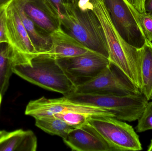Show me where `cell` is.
Listing matches in <instances>:
<instances>
[{
	"instance_id": "obj_1",
	"label": "cell",
	"mask_w": 152,
	"mask_h": 151,
	"mask_svg": "<svg viewBox=\"0 0 152 151\" xmlns=\"http://www.w3.org/2000/svg\"><path fill=\"white\" fill-rule=\"evenodd\" d=\"M99 20L105 35L111 63L119 68L137 87L142 88L141 50L128 43L116 29L103 0H83Z\"/></svg>"
},
{
	"instance_id": "obj_2",
	"label": "cell",
	"mask_w": 152,
	"mask_h": 151,
	"mask_svg": "<svg viewBox=\"0 0 152 151\" xmlns=\"http://www.w3.org/2000/svg\"><path fill=\"white\" fill-rule=\"evenodd\" d=\"M61 23L67 33L89 49L109 59L108 45L101 23L83 0H67Z\"/></svg>"
},
{
	"instance_id": "obj_3",
	"label": "cell",
	"mask_w": 152,
	"mask_h": 151,
	"mask_svg": "<svg viewBox=\"0 0 152 151\" xmlns=\"http://www.w3.org/2000/svg\"><path fill=\"white\" fill-rule=\"evenodd\" d=\"M13 73L27 81L41 87L62 94L74 93L76 85L55 59L45 54L37 55L31 64L14 66Z\"/></svg>"
},
{
	"instance_id": "obj_4",
	"label": "cell",
	"mask_w": 152,
	"mask_h": 151,
	"mask_svg": "<svg viewBox=\"0 0 152 151\" xmlns=\"http://www.w3.org/2000/svg\"><path fill=\"white\" fill-rule=\"evenodd\" d=\"M65 97L74 102L98 106L110 111L116 118L129 122L135 121L140 118L149 102L142 93L126 96L73 93Z\"/></svg>"
},
{
	"instance_id": "obj_5",
	"label": "cell",
	"mask_w": 152,
	"mask_h": 151,
	"mask_svg": "<svg viewBox=\"0 0 152 151\" xmlns=\"http://www.w3.org/2000/svg\"><path fill=\"white\" fill-rule=\"evenodd\" d=\"M142 93L116 66L111 63L93 79L76 86L74 93L126 96Z\"/></svg>"
},
{
	"instance_id": "obj_6",
	"label": "cell",
	"mask_w": 152,
	"mask_h": 151,
	"mask_svg": "<svg viewBox=\"0 0 152 151\" xmlns=\"http://www.w3.org/2000/svg\"><path fill=\"white\" fill-rule=\"evenodd\" d=\"M88 124L110 147V151L142 150L139 136L132 126L111 117H90Z\"/></svg>"
},
{
	"instance_id": "obj_7",
	"label": "cell",
	"mask_w": 152,
	"mask_h": 151,
	"mask_svg": "<svg viewBox=\"0 0 152 151\" xmlns=\"http://www.w3.org/2000/svg\"><path fill=\"white\" fill-rule=\"evenodd\" d=\"M67 112L84 113L90 117L114 118V114L110 111L98 106L74 102L64 96L57 98L42 97L31 100L27 105L25 112L26 115L36 119Z\"/></svg>"
},
{
	"instance_id": "obj_8",
	"label": "cell",
	"mask_w": 152,
	"mask_h": 151,
	"mask_svg": "<svg viewBox=\"0 0 152 151\" xmlns=\"http://www.w3.org/2000/svg\"><path fill=\"white\" fill-rule=\"evenodd\" d=\"M113 23L122 38L130 45L141 49L147 41L139 20L127 0H103Z\"/></svg>"
},
{
	"instance_id": "obj_9",
	"label": "cell",
	"mask_w": 152,
	"mask_h": 151,
	"mask_svg": "<svg viewBox=\"0 0 152 151\" xmlns=\"http://www.w3.org/2000/svg\"><path fill=\"white\" fill-rule=\"evenodd\" d=\"M5 9L6 37L8 43L15 53L16 65L31 64L32 59L38 55V53L16 7L10 3Z\"/></svg>"
},
{
	"instance_id": "obj_10",
	"label": "cell",
	"mask_w": 152,
	"mask_h": 151,
	"mask_svg": "<svg viewBox=\"0 0 152 151\" xmlns=\"http://www.w3.org/2000/svg\"><path fill=\"white\" fill-rule=\"evenodd\" d=\"M56 60L76 86L93 79L111 64L108 58L95 51Z\"/></svg>"
},
{
	"instance_id": "obj_11",
	"label": "cell",
	"mask_w": 152,
	"mask_h": 151,
	"mask_svg": "<svg viewBox=\"0 0 152 151\" xmlns=\"http://www.w3.org/2000/svg\"><path fill=\"white\" fill-rule=\"evenodd\" d=\"M35 25L50 35L61 27L58 12L49 0H13Z\"/></svg>"
},
{
	"instance_id": "obj_12",
	"label": "cell",
	"mask_w": 152,
	"mask_h": 151,
	"mask_svg": "<svg viewBox=\"0 0 152 151\" xmlns=\"http://www.w3.org/2000/svg\"><path fill=\"white\" fill-rule=\"evenodd\" d=\"M63 141L72 151H110L106 142L88 121L73 129Z\"/></svg>"
},
{
	"instance_id": "obj_13",
	"label": "cell",
	"mask_w": 152,
	"mask_h": 151,
	"mask_svg": "<svg viewBox=\"0 0 152 151\" xmlns=\"http://www.w3.org/2000/svg\"><path fill=\"white\" fill-rule=\"evenodd\" d=\"M50 36L51 47L48 52L44 54L55 59L73 57L94 51L67 33L61 27Z\"/></svg>"
},
{
	"instance_id": "obj_14",
	"label": "cell",
	"mask_w": 152,
	"mask_h": 151,
	"mask_svg": "<svg viewBox=\"0 0 152 151\" xmlns=\"http://www.w3.org/2000/svg\"><path fill=\"white\" fill-rule=\"evenodd\" d=\"M37 147V138L30 130L9 132L0 141V151H36Z\"/></svg>"
},
{
	"instance_id": "obj_15",
	"label": "cell",
	"mask_w": 152,
	"mask_h": 151,
	"mask_svg": "<svg viewBox=\"0 0 152 151\" xmlns=\"http://www.w3.org/2000/svg\"><path fill=\"white\" fill-rule=\"evenodd\" d=\"M11 3L16 7L29 38L38 55L47 53L51 47V40L50 35L41 31L19 7L12 3Z\"/></svg>"
},
{
	"instance_id": "obj_16",
	"label": "cell",
	"mask_w": 152,
	"mask_h": 151,
	"mask_svg": "<svg viewBox=\"0 0 152 151\" xmlns=\"http://www.w3.org/2000/svg\"><path fill=\"white\" fill-rule=\"evenodd\" d=\"M16 64L15 54L8 43H0V95H4L8 89L9 81L13 73L12 67Z\"/></svg>"
},
{
	"instance_id": "obj_17",
	"label": "cell",
	"mask_w": 152,
	"mask_h": 151,
	"mask_svg": "<svg viewBox=\"0 0 152 151\" xmlns=\"http://www.w3.org/2000/svg\"><path fill=\"white\" fill-rule=\"evenodd\" d=\"M141 50L142 93L150 101L152 95V43L147 40Z\"/></svg>"
},
{
	"instance_id": "obj_18",
	"label": "cell",
	"mask_w": 152,
	"mask_h": 151,
	"mask_svg": "<svg viewBox=\"0 0 152 151\" xmlns=\"http://www.w3.org/2000/svg\"><path fill=\"white\" fill-rule=\"evenodd\" d=\"M35 125L43 131L52 135H56L65 139L75 128L64 121L54 116L35 119Z\"/></svg>"
},
{
	"instance_id": "obj_19",
	"label": "cell",
	"mask_w": 152,
	"mask_h": 151,
	"mask_svg": "<svg viewBox=\"0 0 152 151\" xmlns=\"http://www.w3.org/2000/svg\"><path fill=\"white\" fill-rule=\"evenodd\" d=\"M52 116L61 119L75 128L82 126L87 122L90 116L79 113L67 112L56 113Z\"/></svg>"
},
{
	"instance_id": "obj_20",
	"label": "cell",
	"mask_w": 152,
	"mask_h": 151,
	"mask_svg": "<svg viewBox=\"0 0 152 151\" xmlns=\"http://www.w3.org/2000/svg\"><path fill=\"white\" fill-rule=\"evenodd\" d=\"M129 7L135 14L139 20L144 33L147 40L152 41V13L140 12L132 4L129 3Z\"/></svg>"
},
{
	"instance_id": "obj_21",
	"label": "cell",
	"mask_w": 152,
	"mask_h": 151,
	"mask_svg": "<svg viewBox=\"0 0 152 151\" xmlns=\"http://www.w3.org/2000/svg\"><path fill=\"white\" fill-rule=\"evenodd\" d=\"M136 129L137 133L152 130V102L147 103L142 115L138 119Z\"/></svg>"
},
{
	"instance_id": "obj_22",
	"label": "cell",
	"mask_w": 152,
	"mask_h": 151,
	"mask_svg": "<svg viewBox=\"0 0 152 151\" xmlns=\"http://www.w3.org/2000/svg\"><path fill=\"white\" fill-rule=\"evenodd\" d=\"M6 9H0V43H8L6 34Z\"/></svg>"
},
{
	"instance_id": "obj_23",
	"label": "cell",
	"mask_w": 152,
	"mask_h": 151,
	"mask_svg": "<svg viewBox=\"0 0 152 151\" xmlns=\"http://www.w3.org/2000/svg\"><path fill=\"white\" fill-rule=\"evenodd\" d=\"M52 4L54 6L58 14L60 17V20L62 17V13L64 10V6L67 0H49Z\"/></svg>"
},
{
	"instance_id": "obj_24",
	"label": "cell",
	"mask_w": 152,
	"mask_h": 151,
	"mask_svg": "<svg viewBox=\"0 0 152 151\" xmlns=\"http://www.w3.org/2000/svg\"><path fill=\"white\" fill-rule=\"evenodd\" d=\"M145 0H136V9L140 12H145L144 9V3Z\"/></svg>"
},
{
	"instance_id": "obj_25",
	"label": "cell",
	"mask_w": 152,
	"mask_h": 151,
	"mask_svg": "<svg viewBox=\"0 0 152 151\" xmlns=\"http://www.w3.org/2000/svg\"><path fill=\"white\" fill-rule=\"evenodd\" d=\"M144 9L145 12L152 13V0H145Z\"/></svg>"
},
{
	"instance_id": "obj_26",
	"label": "cell",
	"mask_w": 152,
	"mask_h": 151,
	"mask_svg": "<svg viewBox=\"0 0 152 151\" xmlns=\"http://www.w3.org/2000/svg\"><path fill=\"white\" fill-rule=\"evenodd\" d=\"M13 0H0V9L6 8Z\"/></svg>"
},
{
	"instance_id": "obj_27",
	"label": "cell",
	"mask_w": 152,
	"mask_h": 151,
	"mask_svg": "<svg viewBox=\"0 0 152 151\" xmlns=\"http://www.w3.org/2000/svg\"><path fill=\"white\" fill-rule=\"evenodd\" d=\"M9 133V132H7L5 130H0V141L5 137Z\"/></svg>"
},
{
	"instance_id": "obj_28",
	"label": "cell",
	"mask_w": 152,
	"mask_h": 151,
	"mask_svg": "<svg viewBox=\"0 0 152 151\" xmlns=\"http://www.w3.org/2000/svg\"><path fill=\"white\" fill-rule=\"evenodd\" d=\"M127 1L134 7L135 6L136 0H127Z\"/></svg>"
},
{
	"instance_id": "obj_29",
	"label": "cell",
	"mask_w": 152,
	"mask_h": 151,
	"mask_svg": "<svg viewBox=\"0 0 152 151\" xmlns=\"http://www.w3.org/2000/svg\"><path fill=\"white\" fill-rule=\"evenodd\" d=\"M147 151H152V140L151 142V144H150V145H149V147H148V150H147Z\"/></svg>"
},
{
	"instance_id": "obj_30",
	"label": "cell",
	"mask_w": 152,
	"mask_h": 151,
	"mask_svg": "<svg viewBox=\"0 0 152 151\" xmlns=\"http://www.w3.org/2000/svg\"><path fill=\"white\" fill-rule=\"evenodd\" d=\"M1 100H2V95H0V106H1Z\"/></svg>"
},
{
	"instance_id": "obj_31",
	"label": "cell",
	"mask_w": 152,
	"mask_h": 151,
	"mask_svg": "<svg viewBox=\"0 0 152 151\" xmlns=\"http://www.w3.org/2000/svg\"><path fill=\"white\" fill-rule=\"evenodd\" d=\"M151 99H152V97H151Z\"/></svg>"
},
{
	"instance_id": "obj_32",
	"label": "cell",
	"mask_w": 152,
	"mask_h": 151,
	"mask_svg": "<svg viewBox=\"0 0 152 151\" xmlns=\"http://www.w3.org/2000/svg\"><path fill=\"white\" fill-rule=\"evenodd\" d=\"M151 97H152V96H151Z\"/></svg>"
}]
</instances>
